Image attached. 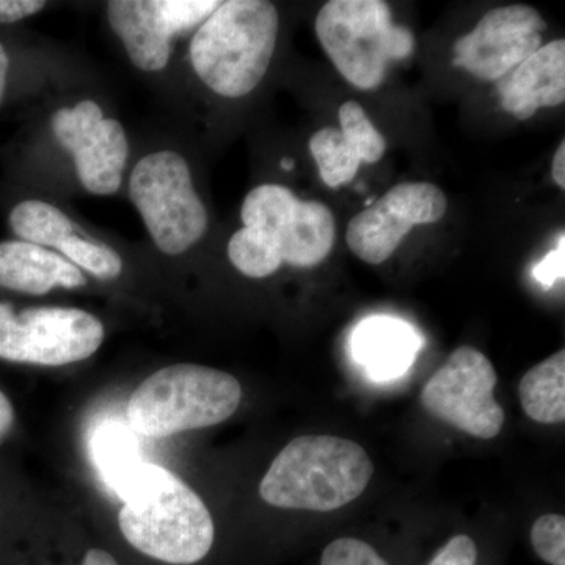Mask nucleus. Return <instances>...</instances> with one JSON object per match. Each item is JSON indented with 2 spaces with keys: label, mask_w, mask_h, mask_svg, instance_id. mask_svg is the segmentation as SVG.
Wrapping results in <instances>:
<instances>
[{
  "label": "nucleus",
  "mask_w": 565,
  "mask_h": 565,
  "mask_svg": "<svg viewBox=\"0 0 565 565\" xmlns=\"http://www.w3.org/2000/svg\"><path fill=\"white\" fill-rule=\"evenodd\" d=\"M118 525L126 541L162 563L191 565L214 544V522L191 487L161 465L141 462L121 492Z\"/></svg>",
  "instance_id": "obj_1"
},
{
  "label": "nucleus",
  "mask_w": 565,
  "mask_h": 565,
  "mask_svg": "<svg viewBox=\"0 0 565 565\" xmlns=\"http://www.w3.org/2000/svg\"><path fill=\"white\" fill-rule=\"evenodd\" d=\"M280 17L266 0H228L200 25L189 46L199 79L223 98L258 87L277 47Z\"/></svg>",
  "instance_id": "obj_2"
},
{
  "label": "nucleus",
  "mask_w": 565,
  "mask_h": 565,
  "mask_svg": "<svg viewBox=\"0 0 565 565\" xmlns=\"http://www.w3.org/2000/svg\"><path fill=\"white\" fill-rule=\"evenodd\" d=\"M374 465L362 446L334 435H303L275 457L259 493L266 503L332 512L366 490Z\"/></svg>",
  "instance_id": "obj_3"
},
{
  "label": "nucleus",
  "mask_w": 565,
  "mask_h": 565,
  "mask_svg": "<svg viewBox=\"0 0 565 565\" xmlns=\"http://www.w3.org/2000/svg\"><path fill=\"white\" fill-rule=\"evenodd\" d=\"M241 399L243 386L232 374L181 363L141 382L129 397L126 415L134 434L163 438L226 422Z\"/></svg>",
  "instance_id": "obj_4"
},
{
  "label": "nucleus",
  "mask_w": 565,
  "mask_h": 565,
  "mask_svg": "<svg viewBox=\"0 0 565 565\" xmlns=\"http://www.w3.org/2000/svg\"><path fill=\"white\" fill-rule=\"evenodd\" d=\"M316 35L334 68L360 90L381 87L388 63L415 47L412 32L393 21L382 0H330L316 18Z\"/></svg>",
  "instance_id": "obj_5"
},
{
  "label": "nucleus",
  "mask_w": 565,
  "mask_h": 565,
  "mask_svg": "<svg viewBox=\"0 0 565 565\" xmlns=\"http://www.w3.org/2000/svg\"><path fill=\"white\" fill-rule=\"evenodd\" d=\"M129 199L152 243L166 255L191 250L207 232L206 206L180 152L163 150L141 158L129 178Z\"/></svg>",
  "instance_id": "obj_6"
},
{
  "label": "nucleus",
  "mask_w": 565,
  "mask_h": 565,
  "mask_svg": "<svg viewBox=\"0 0 565 565\" xmlns=\"http://www.w3.org/2000/svg\"><path fill=\"white\" fill-rule=\"evenodd\" d=\"M104 326L79 308L39 307L18 311L0 302V360L63 366L102 348Z\"/></svg>",
  "instance_id": "obj_7"
},
{
  "label": "nucleus",
  "mask_w": 565,
  "mask_h": 565,
  "mask_svg": "<svg viewBox=\"0 0 565 565\" xmlns=\"http://www.w3.org/2000/svg\"><path fill=\"white\" fill-rule=\"evenodd\" d=\"M244 226L262 232L282 264L308 269L321 264L337 241L333 212L323 203L302 202L280 184H262L247 193L241 210Z\"/></svg>",
  "instance_id": "obj_8"
},
{
  "label": "nucleus",
  "mask_w": 565,
  "mask_h": 565,
  "mask_svg": "<svg viewBox=\"0 0 565 565\" xmlns=\"http://www.w3.org/2000/svg\"><path fill=\"white\" fill-rule=\"evenodd\" d=\"M497 371L484 353L462 345L429 379L422 393L427 414L481 440L500 435L503 407L494 399Z\"/></svg>",
  "instance_id": "obj_9"
},
{
  "label": "nucleus",
  "mask_w": 565,
  "mask_h": 565,
  "mask_svg": "<svg viewBox=\"0 0 565 565\" xmlns=\"http://www.w3.org/2000/svg\"><path fill=\"white\" fill-rule=\"evenodd\" d=\"M217 0H111L107 21L136 68L156 73L169 65L172 40L200 28Z\"/></svg>",
  "instance_id": "obj_10"
},
{
  "label": "nucleus",
  "mask_w": 565,
  "mask_h": 565,
  "mask_svg": "<svg viewBox=\"0 0 565 565\" xmlns=\"http://www.w3.org/2000/svg\"><path fill=\"white\" fill-rule=\"evenodd\" d=\"M51 128L55 140L73 156L85 191L107 196L120 189L129 156L128 136L120 121L104 117L98 103L84 99L55 111Z\"/></svg>",
  "instance_id": "obj_11"
},
{
  "label": "nucleus",
  "mask_w": 565,
  "mask_h": 565,
  "mask_svg": "<svg viewBox=\"0 0 565 565\" xmlns=\"http://www.w3.org/2000/svg\"><path fill=\"white\" fill-rule=\"evenodd\" d=\"M446 211L448 200L437 185L401 182L352 218L345 241L356 258L377 266L397 250L414 226L437 223Z\"/></svg>",
  "instance_id": "obj_12"
},
{
  "label": "nucleus",
  "mask_w": 565,
  "mask_h": 565,
  "mask_svg": "<svg viewBox=\"0 0 565 565\" xmlns=\"http://www.w3.org/2000/svg\"><path fill=\"white\" fill-rule=\"evenodd\" d=\"M545 29L544 18L533 7H498L457 40L452 65L479 79L498 82L542 46Z\"/></svg>",
  "instance_id": "obj_13"
},
{
  "label": "nucleus",
  "mask_w": 565,
  "mask_h": 565,
  "mask_svg": "<svg viewBox=\"0 0 565 565\" xmlns=\"http://www.w3.org/2000/svg\"><path fill=\"white\" fill-rule=\"evenodd\" d=\"M501 107L516 120H530L542 107L565 103V41L542 44L531 57L498 81Z\"/></svg>",
  "instance_id": "obj_14"
},
{
  "label": "nucleus",
  "mask_w": 565,
  "mask_h": 565,
  "mask_svg": "<svg viewBox=\"0 0 565 565\" xmlns=\"http://www.w3.org/2000/svg\"><path fill=\"white\" fill-rule=\"evenodd\" d=\"M85 275L61 253L24 243H0V288L44 296L54 288L76 289L85 286Z\"/></svg>",
  "instance_id": "obj_15"
},
{
  "label": "nucleus",
  "mask_w": 565,
  "mask_h": 565,
  "mask_svg": "<svg viewBox=\"0 0 565 565\" xmlns=\"http://www.w3.org/2000/svg\"><path fill=\"white\" fill-rule=\"evenodd\" d=\"M422 345V337L411 323L386 316L364 319L352 337L353 355L374 381L399 377L415 362Z\"/></svg>",
  "instance_id": "obj_16"
},
{
  "label": "nucleus",
  "mask_w": 565,
  "mask_h": 565,
  "mask_svg": "<svg viewBox=\"0 0 565 565\" xmlns=\"http://www.w3.org/2000/svg\"><path fill=\"white\" fill-rule=\"evenodd\" d=\"M90 455L103 481L117 494L141 463L136 434L120 419H107L96 426Z\"/></svg>",
  "instance_id": "obj_17"
},
{
  "label": "nucleus",
  "mask_w": 565,
  "mask_h": 565,
  "mask_svg": "<svg viewBox=\"0 0 565 565\" xmlns=\"http://www.w3.org/2000/svg\"><path fill=\"white\" fill-rule=\"evenodd\" d=\"M523 411L535 423L557 424L565 419V351L535 364L520 382Z\"/></svg>",
  "instance_id": "obj_18"
},
{
  "label": "nucleus",
  "mask_w": 565,
  "mask_h": 565,
  "mask_svg": "<svg viewBox=\"0 0 565 565\" xmlns=\"http://www.w3.org/2000/svg\"><path fill=\"white\" fill-rule=\"evenodd\" d=\"M10 228L24 243L57 252L66 239L79 232L68 215L43 200H25L10 212Z\"/></svg>",
  "instance_id": "obj_19"
},
{
  "label": "nucleus",
  "mask_w": 565,
  "mask_h": 565,
  "mask_svg": "<svg viewBox=\"0 0 565 565\" xmlns=\"http://www.w3.org/2000/svg\"><path fill=\"white\" fill-rule=\"evenodd\" d=\"M310 151L318 163L319 174L329 188L348 184L359 173L362 159L341 129L323 128L310 139Z\"/></svg>",
  "instance_id": "obj_20"
},
{
  "label": "nucleus",
  "mask_w": 565,
  "mask_h": 565,
  "mask_svg": "<svg viewBox=\"0 0 565 565\" xmlns=\"http://www.w3.org/2000/svg\"><path fill=\"white\" fill-rule=\"evenodd\" d=\"M228 258L241 274L248 278H266L282 266L273 243L255 228H241L228 243Z\"/></svg>",
  "instance_id": "obj_21"
},
{
  "label": "nucleus",
  "mask_w": 565,
  "mask_h": 565,
  "mask_svg": "<svg viewBox=\"0 0 565 565\" xmlns=\"http://www.w3.org/2000/svg\"><path fill=\"white\" fill-rule=\"evenodd\" d=\"M57 253L73 263L77 269L92 274L98 280L110 281L121 275V256L109 245L88 239L81 230L66 239Z\"/></svg>",
  "instance_id": "obj_22"
},
{
  "label": "nucleus",
  "mask_w": 565,
  "mask_h": 565,
  "mask_svg": "<svg viewBox=\"0 0 565 565\" xmlns=\"http://www.w3.org/2000/svg\"><path fill=\"white\" fill-rule=\"evenodd\" d=\"M341 132L360 152L364 163H375L385 156L386 140L374 128L366 111L359 103L348 102L340 107Z\"/></svg>",
  "instance_id": "obj_23"
},
{
  "label": "nucleus",
  "mask_w": 565,
  "mask_h": 565,
  "mask_svg": "<svg viewBox=\"0 0 565 565\" xmlns=\"http://www.w3.org/2000/svg\"><path fill=\"white\" fill-rule=\"evenodd\" d=\"M534 552L546 564L565 565V519L559 514H546L535 520L531 530Z\"/></svg>",
  "instance_id": "obj_24"
},
{
  "label": "nucleus",
  "mask_w": 565,
  "mask_h": 565,
  "mask_svg": "<svg viewBox=\"0 0 565 565\" xmlns=\"http://www.w3.org/2000/svg\"><path fill=\"white\" fill-rule=\"evenodd\" d=\"M321 565H390L377 552L360 539L341 537L327 545Z\"/></svg>",
  "instance_id": "obj_25"
},
{
  "label": "nucleus",
  "mask_w": 565,
  "mask_h": 565,
  "mask_svg": "<svg viewBox=\"0 0 565 565\" xmlns=\"http://www.w3.org/2000/svg\"><path fill=\"white\" fill-rule=\"evenodd\" d=\"M476 564H478V548H476L473 539L465 534H459L455 535V537L435 555L429 565Z\"/></svg>",
  "instance_id": "obj_26"
},
{
  "label": "nucleus",
  "mask_w": 565,
  "mask_h": 565,
  "mask_svg": "<svg viewBox=\"0 0 565 565\" xmlns=\"http://www.w3.org/2000/svg\"><path fill=\"white\" fill-rule=\"evenodd\" d=\"M564 234L561 236L559 247H556L555 250L550 252L548 255L542 259L537 266L534 267V277L535 280L541 282L544 288H552L553 285L557 280H563L564 278Z\"/></svg>",
  "instance_id": "obj_27"
},
{
  "label": "nucleus",
  "mask_w": 565,
  "mask_h": 565,
  "mask_svg": "<svg viewBox=\"0 0 565 565\" xmlns=\"http://www.w3.org/2000/svg\"><path fill=\"white\" fill-rule=\"evenodd\" d=\"M46 7L43 0H0V22L11 24L33 17Z\"/></svg>",
  "instance_id": "obj_28"
},
{
  "label": "nucleus",
  "mask_w": 565,
  "mask_h": 565,
  "mask_svg": "<svg viewBox=\"0 0 565 565\" xmlns=\"http://www.w3.org/2000/svg\"><path fill=\"white\" fill-rule=\"evenodd\" d=\"M14 424V408L9 397L0 390V440L9 435Z\"/></svg>",
  "instance_id": "obj_29"
},
{
  "label": "nucleus",
  "mask_w": 565,
  "mask_h": 565,
  "mask_svg": "<svg viewBox=\"0 0 565 565\" xmlns=\"http://www.w3.org/2000/svg\"><path fill=\"white\" fill-rule=\"evenodd\" d=\"M552 174L553 180H555L556 185H559L561 189H565V141H561L559 147L555 152V158H553L552 166Z\"/></svg>",
  "instance_id": "obj_30"
},
{
  "label": "nucleus",
  "mask_w": 565,
  "mask_h": 565,
  "mask_svg": "<svg viewBox=\"0 0 565 565\" xmlns=\"http://www.w3.org/2000/svg\"><path fill=\"white\" fill-rule=\"evenodd\" d=\"M82 565H120L117 563L110 553L104 552V550L92 548L88 550L87 555L84 557Z\"/></svg>",
  "instance_id": "obj_31"
},
{
  "label": "nucleus",
  "mask_w": 565,
  "mask_h": 565,
  "mask_svg": "<svg viewBox=\"0 0 565 565\" xmlns=\"http://www.w3.org/2000/svg\"><path fill=\"white\" fill-rule=\"evenodd\" d=\"M10 58L6 47L0 43V102H2L3 93L7 87V76H9Z\"/></svg>",
  "instance_id": "obj_32"
},
{
  "label": "nucleus",
  "mask_w": 565,
  "mask_h": 565,
  "mask_svg": "<svg viewBox=\"0 0 565 565\" xmlns=\"http://www.w3.org/2000/svg\"><path fill=\"white\" fill-rule=\"evenodd\" d=\"M281 167L285 170H292L294 162L291 161V159H282Z\"/></svg>",
  "instance_id": "obj_33"
}]
</instances>
